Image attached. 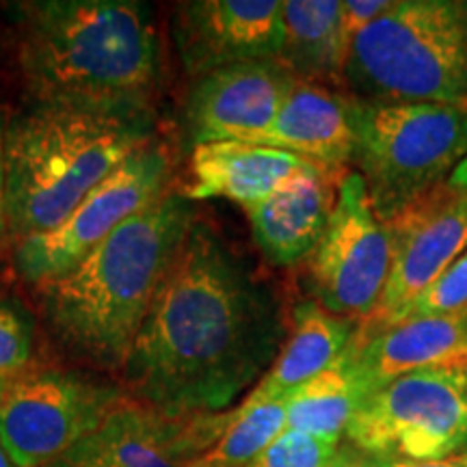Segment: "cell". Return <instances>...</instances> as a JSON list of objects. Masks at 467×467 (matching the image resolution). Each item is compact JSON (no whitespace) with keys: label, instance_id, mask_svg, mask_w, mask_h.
Instances as JSON below:
<instances>
[{"label":"cell","instance_id":"obj_12","mask_svg":"<svg viewBox=\"0 0 467 467\" xmlns=\"http://www.w3.org/2000/svg\"><path fill=\"white\" fill-rule=\"evenodd\" d=\"M392 271L375 317L366 325H389L413 299L467 251V192L446 182L389 219Z\"/></svg>","mask_w":467,"mask_h":467},{"label":"cell","instance_id":"obj_31","mask_svg":"<svg viewBox=\"0 0 467 467\" xmlns=\"http://www.w3.org/2000/svg\"><path fill=\"white\" fill-rule=\"evenodd\" d=\"M0 467H17L14 461H11L7 451L3 448V443H0Z\"/></svg>","mask_w":467,"mask_h":467},{"label":"cell","instance_id":"obj_20","mask_svg":"<svg viewBox=\"0 0 467 467\" xmlns=\"http://www.w3.org/2000/svg\"><path fill=\"white\" fill-rule=\"evenodd\" d=\"M347 50L340 35V0H284L277 63L295 78L344 87Z\"/></svg>","mask_w":467,"mask_h":467},{"label":"cell","instance_id":"obj_4","mask_svg":"<svg viewBox=\"0 0 467 467\" xmlns=\"http://www.w3.org/2000/svg\"><path fill=\"white\" fill-rule=\"evenodd\" d=\"M150 141L151 109L33 102L11 115L9 236L25 241L52 230L93 186Z\"/></svg>","mask_w":467,"mask_h":467},{"label":"cell","instance_id":"obj_13","mask_svg":"<svg viewBox=\"0 0 467 467\" xmlns=\"http://www.w3.org/2000/svg\"><path fill=\"white\" fill-rule=\"evenodd\" d=\"M296 83L299 78L277 61L238 63L200 76L184 102L186 137L192 148L217 141L255 143Z\"/></svg>","mask_w":467,"mask_h":467},{"label":"cell","instance_id":"obj_21","mask_svg":"<svg viewBox=\"0 0 467 467\" xmlns=\"http://www.w3.org/2000/svg\"><path fill=\"white\" fill-rule=\"evenodd\" d=\"M344 355V353H342ZM364 394L344 358L284 399L285 429L342 440Z\"/></svg>","mask_w":467,"mask_h":467},{"label":"cell","instance_id":"obj_28","mask_svg":"<svg viewBox=\"0 0 467 467\" xmlns=\"http://www.w3.org/2000/svg\"><path fill=\"white\" fill-rule=\"evenodd\" d=\"M331 467H381V463L366 457V454H361L359 451H355L348 443H342L340 452H337V457L334 463H331Z\"/></svg>","mask_w":467,"mask_h":467},{"label":"cell","instance_id":"obj_15","mask_svg":"<svg viewBox=\"0 0 467 467\" xmlns=\"http://www.w3.org/2000/svg\"><path fill=\"white\" fill-rule=\"evenodd\" d=\"M364 394L426 370H467V309L448 317H413L389 325L359 323L344 350Z\"/></svg>","mask_w":467,"mask_h":467},{"label":"cell","instance_id":"obj_14","mask_svg":"<svg viewBox=\"0 0 467 467\" xmlns=\"http://www.w3.org/2000/svg\"><path fill=\"white\" fill-rule=\"evenodd\" d=\"M284 0H189L175 5L173 42L184 72L200 78L251 61H277Z\"/></svg>","mask_w":467,"mask_h":467},{"label":"cell","instance_id":"obj_5","mask_svg":"<svg viewBox=\"0 0 467 467\" xmlns=\"http://www.w3.org/2000/svg\"><path fill=\"white\" fill-rule=\"evenodd\" d=\"M344 87L358 100L467 107V0H394L355 37Z\"/></svg>","mask_w":467,"mask_h":467},{"label":"cell","instance_id":"obj_32","mask_svg":"<svg viewBox=\"0 0 467 467\" xmlns=\"http://www.w3.org/2000/svg\"><path fill=\"white\" fill-rule=\"evenodd\" d=\"M44 467H48V465H44Z\"/></svg>","mask_w":467,"mask_h":467},{"label":"cell","instance_id":"obj_23","mask_svg":"<svg viewBox=\"0 0 467 467\" xmlns=\"http://www.w3.org/2000/svg\"><path fill=\"white\" fill-rule=\"evenodd\" d=\"M35 320L9 292L0 290V400L33 368Z\"/></svg>","mask_w":467,"mask_h":467},{"label":"cell","instance_id":"obj_17","mask_svg":"<svg viewBox=\"0 0 467 467\" xmlns=\"http://www.w3.org/2000/svg\"><path fill=\"white\" fill-rule=\"evenodd\" d=\"M317 167L290 151L247 141L202 143L191 154L189 200H230L243 210L266 200L296 175Z\"/></svg>","mask_w":467,"mask_h":467},{"label":"cell","instance_id":"obj_30","mask_svg":"<svg viewBox=\"0 0 467 467\" xmlns=\"http://www.w3.org/2000/svg\"><path fill=\"white\" fill-rule=\"evenodd\" d=\"M446 184L459 192H467V156L454 167V171L448 175Z\"/></svg>","mask_w":467,"mask_h":467},{"label":"cell","instance_id":"obj_6","mask_svg":"<svg viewBox=\"0 0 467 467\" xmlns=\"http://www.w3.org/2000/svg\"><path fill=\"white\" fill-rule=\"evenodd\" d=\"M350 124V169L361 175L383 223L446 182L467 156V107L459 104L353 98Z\"/></svg>","mask_w":467,"mask_h":467},{"label":"cell","instance_id":"obj_24","mask_svg":"<svg viewBox=\"0 0 467 467\" xmlns=\"http://www.w3.org/2000/svg\"><path fill=\"white\" fill-rule=\"evenodd\" d=\"M342 440L285 429L249 467H331Z\"/></svg>","mask_w":467,"mask_h":467},{"label":"cell","instance_id":"obj_8","mask_svg":"<svg viewBox=\"0 0 467 467\" xmlns=\"http://www.w3.org/2000/svg\"><path fill=\"white\" fill-rule=\"evenodd\" d=\"M171 169L165 145L145 143L93 186L61 223L17 241L14 254L17 275L42 285L67 273L117 227L167 195L171 191Z\"/></svg>","mask_w":467,"mask_h":467},{"label":"cell","instance_id":"obj_22","mask_svg":"<svg viewBox=\"0 0 467 467\" xmlns=\"http://www.w3.org/2000/svg\"><path fill=\"white\" fill-rule=\"evenodd\" d=\"M284 431V400L241 402L219 441L186 467H249Z\"/></svg>","mask_w":467,"mask_h":467},{"label":"cell","instance_id":"obj_27","mask_svg":"<svg viewBox=\"0 0 467 467\" xmlns=\"http://www.w3.org/2000/svg\"><path fill=\"white\" fill-rule=\"evenodd\" d=\"M11 115L0 107V243L9 236V189H7V134Z\"/></svg>","mask_w":467,"mask_h":467},{"label":"cell","instance_id":"obj_11","mask_svg":"<svg viewBox=\"0 0 467 467\" xmlns=\"http://www.w3.org/2000/svg\"><path fill=\"white\" fill-rule=\"evenodd\" d=\"M232 411L165 416L128 399L48 467H186L219 441Z\"/></svg>","mask_w":467,"mask_h":467},{"label":"cell","instance_id":"obj_9","mask_svg":"<svg viewBox=\"0 0 467 467\" xmlns=\"http://www.w3.org/2000/svg\"><path fill=\"white\" fill-rule=\"evenodd\" d=\"M128 396L76 370L28 368L0 400V443L17 467H44L102 426Z\"/></svg>","mask_w":467,"mask_h":467},{"label":"cell","instance_id":"obj_7","mask_svg":"<svg viewBox=\"0 0 467 467\" xmlns=\"http://www.w3.org/2000/svg\"><path fill=\"white\" fill-rule=\"evenodd\" d=\"M348 446L385 463H420L467 448V370L396 379L359 402Z\"/></svg>","mask_w":467,"mask_h":467},{"label":"cell","instance_id":"obj_1","mask_svg":"<svg viewBox=\"0 0 467 467\" xmlns=\"http://www.w3.org/2000/svg\"><path fill=\"white\" fill-rule=\"evenodd\" d=\"M275 290L197 219L124 366L128 392L165 416L223 413L282 350Z\"/></svg>","mask_w":467,"mask_h":467},{"label":"cell","instance_id":"obj_16","mask_svg":"<svg viewBox=\"0 0 467 467\" xmlns=\"http://www.w3.org/2000/svg\"><path fill=\"white\" fill-rule=\"evenodd\" d=\"M344 173L317 165L244 208L254 241L273 266H295L312 255L334 213Z\"/></svg>","mask_w":467,"mask_h":467},{"label":"cell","instance_id":"obj_3","mask_svg":"<svg viewBox=\"0 0 467 467\" xmlns=\"http://www.w3.org/2000/svg\"><path fill=\"white\" fill-rule=\"evenodd\" d=\"M17 63L33 102L151 109L162 72L154 17L137 0H33Z\"/></svg>","mask_w":467,"mask_h":467},{"label":"cell","instance_id":"obj_10","mask_svg":"<svg viewBox=\"0 0 467 467\" xmlns=\"http://www.w3.org/2000/svg\"><path fill=\"white\" fill-rule=\"evenodd\" d=\"M392 271V241L359 173L348 169L327 230L307 258L312 299L353 323L375 317Z\"/></svg>","mask_w":467,"mask_h":467},{"label":"cell","instance_id":"obj_29","mask_svg":"<svg viewBox=\"0 0 467 467\" xmlns=\"http://www.w3.org/2000/svg\"><path fill=\"white\" fill-rule=\"evenodd\" d=\"M379 463L381 467H467V448L443 459L420 461V463H385V461H379Z\"/></svg>","mask_w":467,"mask_h":467},{"label":"cell","instance_id":"obj_19","mask_svg":"<svg viewBox=\"0 0 467 467\" xmlns=\"http://www.w3.org/2000/svg\"><path fill=\"white\" fill-rule=\"evenodd\" d=\"M358 323L336 317L314 299L296 303L292 309V329L266 375L243 402L284 400L292 389L331 368L348 348Z\"/></svg>","mask_w":467,"mask_h":467},{"label":"cell","instance_id":"obj_2","mask_svg":"<svg viewBox=\"0 0 467 467\" xmlns=\"http://www.w3.org/2000/svg\"><path fill=\"white\" fill-rule=\"evenodd\" d=\"M195 221L189 197L169 191L74 268L39 285V306L55 340L74 358L124 370L134 337Z\"/></svg>","mask_w":467,"mask_h":467},{"label":"cell","instance_id":"obj_25","mask_svg":"<svg viewBox=\"0 0 467 467\" xmlns=\"http://www.w3.org/2000/svg\"><path fill=\"white\" fill-rule=\"evenodd\" d=\"M467 309V251L459 255L429 288L413 299L400 318L448 317ZM399 318V320H400ZM396 323V320H394Z\"/></svg>","mask_w":467,"mask_h":467},{"label":"cell","instance_id":"obj_18","mask_svg":"<svg viewBox=\"0 0 467 467\" xmlns=\"http://www.w3.org/2000/svg\"><path fill=\"white\" fill-rule=\"evenodd\" d=\"M350 104L353 98L334 87L299 80L255 143L290 151L334 171H348L355 150Z\"/></svg>","mask_w":467,"mask_h":467},{"label":"cell","instance_id":"obj_26","mask_svg":"<svg viewBox=\"0 0 467 467\" xmlns=\"http://www.w3.org/2000/svg\"><path fill=\"white\" fill-rule=\"evenodd\" d=\"M392 5L394 0H340V35L347 55L355 37L379 20Z\"/></svg>","mask_w":467,"mask_h":467}]
</instances>
